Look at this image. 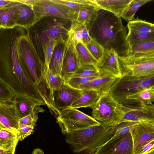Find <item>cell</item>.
Masks as SVG:
<instances>
[{"label": "cell", "mask_w": 154, "mask_h": 154, "mask_svg": "<svg viewBox=\"0 0 154 154\" xmlns=\"http://www.w3.org/2000/svg\"><path fill=\"white\" fill-rule=\"evenodd\" d=\"M101 94L94 90H83L81 96L73 103L69 108H90L97 102Z\"/></svg>", "instance_id": "obj_24"}, {"label": "cell", "mask_w": 154, "mask_h": 154, "mask_svg": "<svg viewBox=\"0 0 154 154\" xmlns=\"http://www.w3.org/2000/svg\"><path fill=\"white\" fill-rule=\"evenodd\" d=\"M13 0H0V8H3L10 3Z\"/></svg>", "instance_id": "obj_45"}, {"label": "cell", "mask_w": 154, "mask_h": 154, "mask_svg": "<svg viewBox=\"0 0 154 154\" xmlns=\"http://www.w3.org/2000/svg\"><path fill=\"white\" fill-rule=\"evenodd\" d=\"M58 42L52 39L44 44L42 47V52L44 58V68L49 67V63L54 47Z\"/></svg>", "instance_id": "obj_35"}, {"label": "cell", "mask_w": 154, "mask_h": 154, "mask_svg": "<svg viewBox=\"0 0 154 154\" xmlns=\"http://www.w3.org/2000/svg\"><path fill=\"white\" fill-rule=\"evenodd\" d=\"M153 149H154V139L143 146L136 154H146Z\"/></svg>", "instance_id": "obj_43"}, {"label": "cell", "mask_w": 154, "mask_h": 154, "mask_svg": "<svg viewBox=\"0 0 154 154\" xmlns=\"http://www.w3.org/2000/svg\"><path fill=\"white\" fill-rule=\"evenodd\" d=\"M66 41L59 42L56 44L49 64V68L51 71L55 75L59 76L62 66Z\"/></svg>", "instance_id": "obj_23"}, {"label": "cell", "mask_w": 154, "mask_h": 154, "mask_svg": "<svg viewBox=\"0 0 154 154\" xmlns=\"http://www.w3.org/2000/svg\"><path fill=\"white\" fill-rule=\"evenodd\" d=\"M154 39V31L128 33L126 40L130 46L144 41Z\"/></svg>", "instance_id": "obj_33"}, {"label": "cell", "mask_w": 154, "mask_h": 154, "mask_svg": "<svg viewBox=\"0 0 154 154\" xmlns=\"http://www.w3.org/2000/svg\"><path fill=\"white\" fill-rule=\"evenodd\" d=\"M92 39L90 37L86 27L84 29L82 35V43L84 45L90 42Z\"/></svg>", "instance_id": "obj_44"}, {"label": "cell", "mask_w": 154, "mask_h": 154, "mask_svg": "<svg viewBox=\"0 0 154 154\" xmlns=\"http://www.w3.org/2000/svg\"><path fill=\"white\" fill-rule=\"evenodd\" d=\"M152 0H132L123 13L121 17L129 22L133 20L137 11L143 5Z\"/></svg>", "instance_id": "obj_29"}, {"label": "cell", "mask_w": 154, "mask_h": 154, "mask_svg": "<svg viewBox=\"0 0 154 154\" xmlns=\"http://www.w3.org/2000/svg\"><path fill=\"white\" fill-rule=\"evenodd\" d=\"M85 27V24L76 21L71 22L68 32V39L75 47L78 43H82V34Z\"/></svg>", "instance_id": "obj_28"}, {"label": "cell", "mask_w": 154, "mask_h": 154, "mask_svg": "<svg viewBox=\"0 0 154 154\" xmlns=\"http://www.w3.org/2000/svg\"><path fill=\"white\" fill-rule=\"evenodd\" d=\"M127 27L129 34L154 31L153 24L138 19L128 22Z\"/></svg>", "instance_id": "obj_27"}, {"label": "cell", "mask_w": 154, "mask_h": 154, "mask_svg": "<svg viewBox=\"0 0 154 154\" xmlns=\"http://www.w3.org/2000/svg\"><path fill=\"white\" fill-rule=\"evenodd\" d=\"M129 53H154V39L146 40L129 47Z\"/></svg>", "instance_id": "obj_30"}, {"label": "cell", "mask_w": 154, "mask_h": 154, "mask_svg": "<svg viewBox=\"0 0 154 154\" xmlns=\"http://www.w3.org/2000/svg\"><path fill=\"white\" fill-rule=\"evenodd\" d=\"M3 128H4L0 124V130Z\"/></svg>", "instance_id": "obj_49"}, {"label": "cell", "mask_w": 154, "mask_h": 154, "mask_svg": "<svg viewBox=\"0 0 154 154\" xmlns=\"http://www.w3.org/2000/svg\"><path fill=\"white\" fill-rule=\"evenodd\" d=\"M146 154H154V149L151 150Z\"/></svg>", "instance_id": "obj_48"}, {"label": "cell", "mask_w": 154, "mask_h": 154, "mask_svg": "<svg viewBox=\"0 0 154 154\" xmlns=\"http://www.w3.org/2000/svg\"><path fill=\"white\" fill-rule=\"evenodd\" d=\"M43 109L38 106L35 109L33 113L26 116L19 120V124L35 127L38 119V114L42 111Z\"/></svg>", "instance_id": "obj_39"}, {"label": "cell", "mask_w": 154, "mask_h": 154, "mask_svg": "<svg viewBox=\"0 0 154 154\" xmlns=\"http://www.w3.org/2000/svg\"><path fill=\"white\" fill-rule=\"evenodd\" d=\"M98 77H72L66 83L73 88L79 89V87L82 85Z\"/></svg>", "instance_id": "obj_41"}, {"label": "cell", "mask_w": 154, "mask_h": 154, "mask_svg": "<svg viewBox=\"0 0 154 154\" xmlns=\"http://www.w3.org/2000/svg\"><path fill=\"white\" fill-rule=\"evenodd\" d=\"M84 24L91 39L100 45L104 52L113 49L121 57L129 53L126 27L121 17L98 8Z\"/></svg>", "instance_id": "obj_1"}, {"label": "cell", "mask_w": 154, "mask_h": 154, "mask_svg": "<svg viewBox=\"0 0 154 154\" xmlns=\"http://www.w3.org/2000/svg\"><path fill=\"white\" fill-rule=\"evenodd\" d=\"M154 87V74L140 77L122 75L116 79L109 93L120 104L128 96Z\"/></svg>", "instance_id": "obj_5"}, {"label": "cell", "mask_w": 154, "mask_h": 154, "mask_svg": "<svg viewBox=\"0 0 154 154\" xmlns=\"http://www.w3.org/2000/svg\"><path fill=\"white\" fill-rule=\"evenodd\" d=\"M154 101V87L128 96L119 104L128 107H142L152 104Z\"/></svg>", "instance_id": "obj_17"}, {"label": "cell", "mask_w": 154, "mask_h": 154, "mask_svg": "<svg viewBox=\"0 0 154 154\" xmlns=\"http://www.w3.org/2000/svg\"><path fill=\"white\" fill-rule=\"evenodd\" d=\"M116 112V125L123 122H154L153 103L138 107H128L119 104Z\"/></svg>", "instance_id": "obj_10"}, {"label": "cell", "mask_w": 154, "mask_h": 154, "mask_svg": "<svg viewBox=\"0 0 154 154\" xmlns=\"http://www.w3.org/2000/svg\"><path fill=\"white\" fill-rule=\"evenodd\" d=\"M80 66L75 47L68 39L66 42L61 77L66 83Z\"/></svg>", "instance_id": "obj_14"}, {"label": "cell", "mask_w": 154, "mask_h": 154, "mask_svg": "<svg viewBox=\"0 0 154 154\" xmlns=\"http://www.w3.org/2000/svg\"><path fill=\"white\" fill-rule=\"evenodd\" d=\"M0 154H15V153L10 151H5L0 148Z\"/></svg>", "instance_id": "obj_47"}, {"label": "cell", "mask_w": 154, "mask_h": 154, "mask_svg": "<svg viewBox=\"0 0 154 154\" xmlns=\"http://www.w3.org/2000/svg\"><path fill=\"white\" fill-rule=\"evenodd\" d=\"M19 119L12 102H0V124L18 137Z\"/></svg>", "instance_id": "obj_15"}, {"label": "cell", "mask_w": 154, "mask_h": 154, "mask_svg": "<svg viewBox=\"0 0 154 154\" xmlns=\"http://www.w3.org/2000/svg\"><path fill=\"white\" fill-rule=\"evenodd\" d=\"M116 78L100 74L96 78L81 85L79 89L94 90L101 94L108 93Z\"/></svg>", "instance_id": "obj_19"}, {"label": "cell", "mask_w": 154, "mask_h": 154, "mask_svg": "<svg viewBox=\"0 0 154 154\" xmlns=\"http://www.w3.org/2000/svg\"><path fill=\"white\" fill-rule=\"evenodd\" d=\"M35 126L19 124V137L20 141H22L34 131Z\"/></svg>", "instance_id": "obj_42"}, {"label": "cell", "mask_w": 154, "mask_h": 154, "mask_svg": "<svg viewBox=\"0 0 154 154\" xmlns=\"http://www.w3.org/2000/svg\"><path fill=\"white\" fill-rule=\"evenodd\" d=\"M83 90L76 89L64 83L58 89L54 91V105L58 112L69 108L82 95Z\"/></svg>", "instance_id": "obj_13"}, {"label": "cell", "mask_w": 154, "mask_h": 154, "mask_svg": "<svg viewBox=\"0 0 154 154\" xmlns=\"http://www.w3.org/2000/svg\"><path fill=\"white\" fill-rule=\"evenodd\" d=\"M15 95L0 80V102H12Z\"/></svg>", "instance_id": "obj_40"}, {"label": "cell", "mask_w": 154, "mask_h": 154, "mask_svg": "<svg viewBox=\"0 0 154 154\" xmlns=\"http://www.w3.org/2000/svg\"><path fill=\"white\" fill-rule=\"evenodd\" d=\"M90 0L91 3L80 7L76 20L78 22L84 24L97 8V6Z\"/></svg>", "instance_id": "obj_31"}, {"label": "cell", "mask_w": 154, "mask_h": 154, "mask_svg": "<svg viewBox=\"0 0 154 154\" xmlns=\"http://www.w3.org/2000/svg\"><path fill=\"white\" fill-rule=\"evenodd\" d=\"M31 154H45V153L42 149L37 148L34 149Z\"/></svg>", "instance_id": "obj_46"}, {"label": "cell", "mask_w": 154, "mask_h": 154, "mask_svg": "<svg viewBox=\"0 0 154 154\" xmlns=\"http://www.w3.org/2000/svg\"><path fill=\"white\" fill-rule=\"evenodd\" d=\"M19 137L7 129L0 130V148L5 151L15 153Z\"/></svg>", "instance_id": "obj_25"}, {"label": "cell", "mask_w": 154, "mask_h": 154, "mask_svg": "<svg viewBox=\"0 0 154 154\" xmlns=\"http://www.w3.org/2000/svg\"><path fill=\"white\" fill-rule=\"evenodd\" d=\"M69 7L78 14L81 7L91 3L90 0H53Z\"/></svg>", "instance_id": "obj_37"}, {"label": "cell", "mask_w": 154, "mask_h": 154, "mask_svg": "<svg viewBox=\"0 0 154 154\" xmlns=\"http://www.w3.org/2000/svg\"><path fill=\"white\" fill-rule=\"evenodd\" d=\"M18 2L12 0L8 5L0 8V26L12 28L16 26L20 11L17 7Z\"/></svg>", "instance_id": "obj_18"}, {"label": "cell", "mask_w": 154, "mask_h": 154, "mask_svg": "<svg viewBox=\"0 0 154 154\" xmlns=\"http://www.w3.org/2000/svg\"><path fill=\"white\" fill-rule=\"evenodd\" d=\"M136 122H123L118 124L115 127L112 137L127 133L138 123Z\"/></svg>", "instance_id": "obj_38"}, {"label": "cell", "mask_w": 154, "mask_h": 154, "mask_svg": "<svg viewBox=\"0 0 154 154\" xmlns=\"http://www.w3.org/2000/svg\"><path fill=\"white\" fill-rule=\"evenodd\" d=\"M96 68L101 75L116 78L122 76L117 54L113 49L104 52L102 59L98 63Z\"/></svg>", "instance_id": "obj_16"}, {"label": "cell", "mask_w": 154, "mask_h": 154, "mask_svg": "<svg viewBox=\"0 0 154 154\" xmlns=\"http://www.w3.org/2000/svg\"><path fill=\"white\" fill-rule=\"evenodd\" d=\"M100 9L109 11L121 17L125 10L132 0H91Z\"/></svg>", "instance_id": "obj_21"}, {"label": "cell", "mask_w": 154, "mask_h": 154, "mask_svg": "<svg viewBox=\"0 0 154 154\" xmlns=\"http://www.w3.org/2000/svg\"><path fill=\"white\" fill-rule=\"evenodd\" d=\"M56 122L64 135L74 131L100 125L92 117L72 108L60 112L56 117Z\"/></svg>", "instance_id": "obj_7"}, {"label": "cell", "mask_w": 154, "mask_h": 154, "mask_svg": "<svg viewBox=\"0 0 154 154\" xmlns=\"http://www.w3.org/2000/svg\"><path fill=\"white\" fill-rule=\"evenodd\" d=\"M2 28V27H1L0 26V32L1 31V30Z\"/></svg>", "instance_id": "obj_50"}, {"label": "cell", "mask_w": 154, "mask_h": 154, "mask_svg": "<svg viewBox=\"0 0 154 154\" xmlns=\"http://www.w3.org/2000/svg\"><path fill=\"white\" fill-rule=\"evenodd\" d=\"M17 7L20 13L16 22V26L27 29L37 21L35 13L31 6L18 2Z\"/></svg>", "instance_id": "obj_22"}, {"label": "cell", "mask_w": 154, "mask_h": 154, "mask_svg": "<svg viewBox=\"0 0 154 154\" xmlns=\"http://www.w3.org/2000/svg\"><path fill=\"white\" fill-rule=\"evenodd\" d=\"M75 48L81 66L90 65L97 68V61L92 56L85 45L79 43L75 46Z\"/></svg>", "instance_id": "obj_26"}, {"label": "cell", "mask_w": 154, "mask_h": 154, "mask_svg": "<svg viewBox=\"0 0 154 154\" xmlns=\"http://www.w3.org/2000/svg\"><path fill=\"white\" fill-rule=\"evenodd\" d=\"M94 154H133L130 131L112 137L99 147Z\"/></svg>", "instance_id": "obj_11"}, {"label": "cell", "mask_w": 154, "mask_h": 154, "mask_svg": "<svg viewBox=\"0 0 154 154\" xmlns=\"http://www.w3.org/2000/svg\"><path fill=\"white\" fill-rule=\"evenodd\" d=\"M31 6L38 21L45 16H53L70 21H76L78 14L71 8L53 0H36Z\"/></svg>", "instance_id": "obj_9"}, {"label": "cell", "mask_w": 154, "mask_h": 154, "mask_svg": "<svg viewBox=\"0 0 154 154\" xmlns=\"http://www.w3.org/2000/svg\"><path fill=\"white\" fill-rule=\"evenodd\" d=\"M85 46L98 63L101 60L104 54V52L103 48L92 39L90 42Z\"/></svg>", "instance_id": "obj_36"}, {"label": "cell", "mask_w": 154, "mask_h": 154, "mask_svg": "<svg viewBox=\"0 0 154 154\" xmlns=\"http://www.w3.org/2000/svg\"><path fill=\"white\" fill-rule=\"evenodd\" d=\"M119 104L109 93L102 94L90 108L92 117L105 128L116 126V110Z\"/></svg>", "instance_id": "obj_8"}, {"label": "cell", "mask_w": 154, "mask_h": 154, "mask_svg": "<svg viewBox=\"0 0 154 154\" xmlns=\"http://www.w3.org/2000/svg\"><path fill=\"white\" fill-rule=\"evenodd\" d=\"M117 57L122 76L154 74V53H130L126 56Z\"/></svg>", "instance_id": "obj_6"}, {"label": "cell", "mask_w": 154, "mask_h": 154, "mask_svg": "<svg viewBox=\"0 0 154 154\" xmlns=\"http://www.w3.org/2000/svg\"><path fill=\"white\" fill-rule=\"evenodd\" d=\"M44 68L46 79L50 88L54 92V91L58 89L65 82L60 76L53 73L48 66Z\"/></svg>", "instance_id": "obj_32"}, {"label": "cell", "mask_w": 154, "mask_h": 154, "mask_svg": "<svg viewBox=\"0 0 154 154\" xmlns=\"http://www.w3.org/2000/svg\"><path fill=\"white\" fill-rule=\"evenodd\" d=\"M100 75L95 67L90 65H84L80 66L72 77H98Z\"/></svg>", "instance_id": "obj_34"}, {"label": "cell", "mask_w": 154, "mask_h": 154, "mask_svg": "<svg viewBox=\"0 0 154 154\" xmlns=\"http://www.w3.org/2000/svg\"><path fill=\"white\" fill-rule=\"evenodd\" d=\"M133 154H136L145 145L154 139V122H139L130 131Z\"/></svg>", "instance_id": "obj_12"}, {"label": "cell", "mask_w": 154, "mask_h": 154, "mask_svg": "<svg viewBox=\"0 0 154 154\" xmlns=\"http://www.w3.org/2000/svg\"><path fill=\"white\" fill-rule=\"evenodd\" d=\"M116 126L105 128L100 125L74 131L65 135V140L74 153L94 154L112 137Z\"/></svg>", "instance_id": "obj_4"}, {"label": "cell", "mask_w": 154, "mask_h": 154, "mask_svg": "<svg viewBox=\"0 0 154 154\" xmlns=\"http://www.w3.org/2000/svg\"><path fill=\"white\" fill-rule=\"evenodd\" d=\"M71 24L69 20L55 17L45 16L26 29L31 42L44 63L43 45L51 39L58 42H66L68 38Z\"/></svg>", "instance_id": "obj_3"}, {"label": "cell", "mask_w": 154, "mask_h": 154, "mask_svg": "<svg viewBox=\"0 0 154 154\" xmlns=\"http://www.w3.org/2000/svg\"><path fill=\"white\" fill-rule=\"evenodd\" d=\"M16 108L17 115L21 119L31 114L39 104L27 97L15 95L12 102Z\"/></svg>", "instance_id": "obj_20"}, {"label": "cell", "mask_w": 154, "mask_h": 154, "mask_svg": "<svg viewBox=\"0 0 154 154\" xmlns=\"http://www.w3.org/2000/svg\"><path fill=\"white\" fill-rule=\"evenodd\" d=\"M16 48L19 61L24 73L37 89L46 105H50L53 100V92L46 79L44 63L26 34L18 38Z\"/></svg>", "instance_id": "obj_2"}]
</instances>
